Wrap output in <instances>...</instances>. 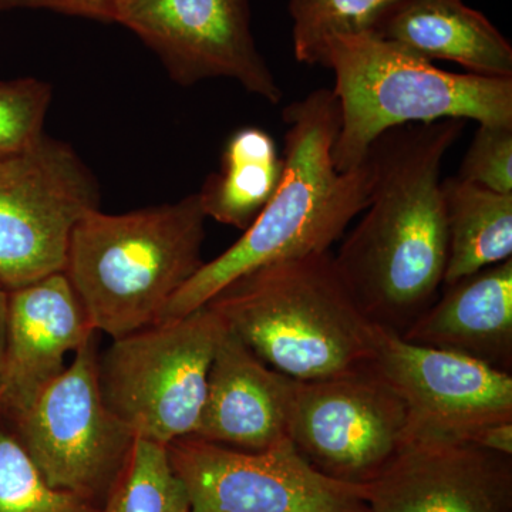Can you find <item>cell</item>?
<instances>
[{
  "mask_svg": "<svg viewBox=\"0 0 512 512\" xmlns=\"http://www.w3.org/2000/svg\"><path fill=\"white\" fill-rule=\"evenodd\" d=\"M466 121L409 124L382 134L369 158L373 183L362 220L333 255L367 318L402 333L436 301L447 266L441 192L444 157Z\"/></svg>",
  "mask_w": 512,
  "mask_h": 512,
  "instance_id": "obj_1",
  "label": "cell"
},
{
  "mask_svg": "<svg viewBox=\"0 0 512 512\" xmlns=\"http://www.w3.org/2000/svg\"><path fill=\"white\" fill-rule=\"evenodd\" d=\"M284 175L274 197L227 251L198 269L158 322L183 318L242 275L286 259L325 254L366 210L373 174L369 158L340 173L332 150L340 128L339 101L318 89L284 109Z\"/></svg>",
  "mask_w": 512,
  "mask_h": 512,
  "instance_id": "obj_2",
  "label": "cell"
},
{
  "mask_svg": "<svg viewBox=\"0 0 512 512\" xmlns=\"http://www.w3.org/2000/svg\"><path fill=\"white\" fill-rule=\"evenodd\" d=\"M205 305L262 362L295 382L343 375L375 360L379 326L350 295L330 252L262 266Z\"/></svg>",
  "mask_w": 512,
  "mask_h": 512,
  "instance_id": "obj_3",
  "label": "cell"
},
{
  "mask_svg": "<svg viewBox=\"0 0 512 512\" xmlns=\"http://www.w3.org/2000/svg\"><path fill=\"white\" fill-rule=\"evenodd\" d=\"M205 220L198 192L127 214L87 212L70 237L64 274L94 330L119 339L156 325L204 265Z\"/></svg>",
  "mask_w": 512,
  "mask_h": 512,
  "instance_id": "obj_4",
  "label": "cell"
},
{
  "mask_svg": "<svg viewBox=\"0 0 512 512\" xmlns=\"http://www.w3.org/2000/svg\"><path fill=\"white\" fill-rule=\"evenodd\" d=\"M323 67L335 73L340 128L332 156L340 173L365 163L393 128L441 120L512 126V79L447 72L375 35L335 40Z\"/></svg>",
  "mask_w": 512,
  "mask_h": 512,
  "instance_id": "obj_5",
  "label": "cell"
},
{
  "mask_svg": "<svg viewBox=\"0 0 512 512\" xmlns=\"http://www.w3.org/2000/svg\"><path fill=\"white\" fill-rule=\"evenodd\" d=\"M227 326L210 306L113 339L99 356L101 397L140 439L168 444L192 436L208 375Z\"/></svg>",
  "mask_w": 512,
  "mask_h": 512,
  "instance_id": "obj_6",
  "label": "cell"
},
{
  "mask_svg": "<svg viewBox=\"0 0 512 512\" xmlns=\"http://www.w3.org/2000/svg\"><path fill=\"white\" fill-rule=\"evenodd\" d=\"M99 335L87 339L62 375L9 426L50 487L100 510L136 436L101 397Z\"/></svg>",
  "mask_w": 512,
  "mask_h": 512,
  "instance_id": "obj_7",
  "label": "cell"
},
{
  "mask_svg": "<svg viewBox=\"0 0 512 512\" xmlns=\"http://www.w3.org/2000/svg\"><path fill=\"white\" fill-rule=\"evenodd\" d=\"M99 201V185L82 158L46 134L2 161L0 284L13 291L64 272L73 229Z\"/></svg>",
  "mask_w": 512,
  "mask_h": 512,
  "instance_id": "obj_8",
  "label": "cell"
},
{
  "mask_svg": "<svg viewBox=\"0 0 512 512\" xmlns=\"http://www.w3.org/2000/svg\"><path fill=\"white\" fill-rule=\"evenodd\" d=\"M289 437L320 473L363 485L409 440V414L402 396L369 365L296 382Z\"/></svg>",
  "mask_w": 512,
  "mask_h": 512,
  "instance_id": "obj_9",
  "label": "cell"
},
{
  "mask_svg": "<svg viewBox=\"0 0 512 512\" xmlns=\"http://www.w3.org/2000/svg\"><path fill=\"white\" fill-rule=\"evenodd\" d=\"M167 447L188 512H369L363 485L320 473L291 440L242 451L187 436Z\"/></svg>",
  "mask_w": 512,
  "mask_h": 512,
  "instance_id": "obj_10",
  "label": "cell"
},
{
  "mask_svg": "<svg viewBox=\"0 0 512 512\" xmlns=\"http://www.w3.org/2000/svg\"><path fill=\"white\" fill-rule=\"evenodd\" d=\"M113 23L153 50L181 86L225 77L268 103L284 97L252 35L249 0H119Z\"/></svg>",
  "mask_w": 512,
  "mask_h": 512,
  "instance_id": "obj_11",
  "label": "cell"
},
{
  "mask_svg": "<svg viewBox=\"0 0 512 512\" xmlns=\"http://www.w3.org/2000/svg\"><path fill=\"white\" fill-rule=\"evenodd\" d=\"M372 365L402 396L409 439L470 443L485 427L512 421L511 373L473 357L416 345L379 326Z\"/></svg>",
  "mask_w": 512,
  "mask_h": 512,
  "instance_id": "obj_12",
  "label": "cell"
},
{
  "mask_svg": "<svg viewBox=\"0 0 512 512\" xmlns=\"http://www.w3.org/2000/svg\"><path fill=\"white\" fill-rule=\"evenodd\" d=\"M369 512H512V456L412 437L363 484Z\"/></svg>",
  "mask_w": 512,
  "mask_h": 512,
  "instance_id": "obj_13",
  "label": "cell"
},
{
  "mask_svg": "<svg viewBox=\"0 0 512 512\" xmlns=\"http://www.w3.org/2000/svg\"><path fill=\"white\" fill-rule=\"evenodd\" d=\"M96 332L64 272L9 291L0 419L10 424L25 413Z\"/></svg>",
  "mask_w": 512,
  "mask_h": 512,
  "instance_id": "obj_14",
  "label": "cell"
},
{
  "mask_svg": "<svg viewBox=\"0 0 512 512\" xmlns=\"http://www.w3.org/2000/svg\"><path fill=\"white\" fill-rule=\"evenodd\" d=\"M295 383L227 329L212 360L192 437L242 451H264L291 440Z\"/></svg>",
  "mask_w": 512,
  "mask_h": 512,
  "instance_id": "obj_15",
  "label": "cell"
},
{
  "mask_svg": "<svg viewBox=\"0 0 512 512\" xmlns=\"http://www.w3.org/2000/svg\"><path fill=\"white\" fill-rule=\"evenodd\" d=\"M416 345L512 367V258L446 286L402 333Z\"/></svg>",
  "mask_w": 512,
  "mask_h": 512,
  "instance_id": "obj_16",
  "label": "cell"
},
{
  "mask_svg": "<svg viewBox=\"0 0 512 512\" xmlns=\"http://www.w3.org/2000/svg\"><path fill=\"white\" fill-rule=\"evenodd\" d=\"M375 36L429 62L444 60L478 76L512 79L510 40L463 0H403Z\"/></svg>",
  "mask_w": 512,
  "mask_h": 512,
  "instance_id": "obj_17",
  "label": "cell"
},
{
  "mask_svg": "<svg viewBox=\"0 0 512 512\" xmlns=\"http://www.w3.org/2000/svg\"><path fill=\"white\" fill-rule=\"evenodd\" d=\"M284 175V157L271 134L245 127L228 138L220 171L202 185L200 201L207 218L248 229L274 197Z\"/></svg>",
  "mask_w": 512,
  "mask_h": 512,
  "instance_id": "obj_18",
  "label": "cell"
},
{
  "mask_svg": "<svg viewBox=\"0 0 512 512\" xmlns=\"http://www.w3.org/2000/svg\"><path fill=\"white\" fill-rule=\"evenodd\" d=\"M447 222L444 284L512 258V194L451 177L441 181Z\"/></svg>",
  "mask_w": 512,
  "mask_h": 512,
  "instance_id": "obj_19",
  "label": "cell"
},
{
  "mask_svg": "<svg viewBox=\"0 0 512 512\" xmlns=\"http://www.w3.org/2000/svg\"><path fill=\"white\" fill-rule=\"evenodd\" d=\"M403 0H289L295 59L323 66L329 46L345 37L375 35Z\"/></svg>",
  "mask_w": 512,
  "mask_h": 512,
  "instance_id": "obj_20",
  "label": "cell"
},
{
  "mask_svg": "<svg viewBox=\"0 0 512 512\" xmlns=\"http://www.w3.org/2000/svg\"><path fill=\"white\" fill-rule=\"evenodd\" d=\"M190 498L165 444L136 437L100 512H188Z\"/></svg>",
  "mask_w": 512,
  "mask_h": 512,
  "instance_id": "obj_21",
  "label": "cell"
},
{
  "mask_svg": "<svg viewBox=\"0 0 512 512\" xmlns=\"http://www.w3.org/2000/svg\"><path fill=\"white\" fill-rule=\"evenodd\" d=\"M0 512H100L79 495L47 484L29 454L0 419Z\"/></svg>",
  "mask_w": 512,
  "mask_h": 512,
  "instance_id": "obj_22",
  "label": "cell"
},
{
  "mask_svg": "<svg viewBox=\"0 0 512 512\" xmlns=\"http://www.w3.org/2000/svg\"><path fill=\"white\" fill-rule=\"evenodd\" d=\"M52 87L35 77L0 80V163L26 153L45 136Z\"/></svg>",
  "mask_w": 512,
  "mask_h": 512,
  "instance_id": "obj_23",
  "label": "cell"
},
{
  "mask_svg": "<svg viewBox=\"0 0 512 512\" xmlns=\"http://www.w3.org/2000/svg\"><path fill=\"white\" fill-rule=\"evenodd\" d=\"M457 177L487 190L512 194V126L480 124Z\"/></svg>",
  "mask_w": 512,
  "mask_h": 512,
  "instance_id": "obj_24",
  "label": "cell"
},
{
  "mask_svg": "<svg viewBox=\"0 0 512 512\" xmlns=\"http://www.w3.org/2000/svg\"><path fill=\"white\" fill-rule=\"evenodd\" d=\"M119 0H0V12L9 10H50L62 15L113 23Z\"/></svg>",
  "mask_w": 512,
  "mask_h": 512,
  "instance_id": "obj_25",
  "label": "cell"
},
{
  "mask_svg": "<svg viewBox=\"0 0 512 512\" xmlns=\"http://www.w3.org/2000/svg\"><path fill=\"white\" fill-rule=\"evenodd\" d=\"M470 443L493 453L512 456V421L485 427L478 431Z\"/></svg>",
  "mask_w": 512,
  "mask_h": 512,
  "instance_id": "obj_26",
  "label": "cell"
},
{
  "mask_svg": "<svg viewBox=\"0 0 512 512\" xmlns=\"http://www.w3.org/2000/svg\"><path fill=\"white\" fill-rule=\"evenodd\" d=\"M9 291L0 284V369H2L3 353H5L6 326H8Z\"/></svg>",
  "mask_w": 512,
  "mask_h": 512,
  "instance_id": "obj_27",
  "label": "cell"
}]
</instances>
